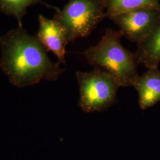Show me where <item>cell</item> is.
<instances>
[{
    "instance_id": "7a4b0ae2",
    "label": "cell",
    "mask_w": 160,
    "mask_h": 160,
    "mask_svg": "<svg viewBox=\"0 0 160 160\" xmlns=\"http://www.w3.org/2000/svg\"><path fill=\"white\" fill-rule=\"evenodd\" d=\"M122 36L119 31L108 29L97 45L89 47L82 54L94 68L113 76L120 87L133 86L139 76V63L135 53L122 45Z\"/></svg>"
},
{
    "instance_id": "ba28073f",
    "label": "cell",
    "mask_w": 160,
    "mask_h": 160,
    "mask_svg": "<svg viewBox=\"0 0 160 160\" xmlns=\"http://www.w3.org/2000/svg\"><path fill=\"white\" fill-rule=\"evenodd\" d=\"M140 64L149 68H158L160 63V17L154 29L138 43L135 53Z\"/></svg>"
},
{
    "instance_id": "9c48e42d",
    "label": "cell",
    "mask_w": 160,
    "mask_h": 160,
    "mask_svg": "<svg viewBox=\"0 0 160 160\" xmlns=\"http://www.w3.org/2000/svg\"><path fill=\"white\" fill-rule=\"evenodd\" d=\"M105 16L110 19L121 13L139 8L160 10V0H102Z\"/></svg>"
},
{
    "instance_id": "8992f818",
    "label": "cell",
    "mask_w": 160,
    "mask_h": 160,
    "mask_svg": "<svg viewBox=\"0 0 160 160\" xmlns=\"http://www.w3.org/2000/svg\"><path fill=\"white\" fill-rule=\"evenodd\" d=\"M39 28L36 37L47 52H53L59 62L65 64L66 47L69 43L67 32L63 26L53 18L40 14L38 17Z\"/></svg>"
},
{
    "instance_id": "277c9868",
    "label": "cell",
    "mask_w": 160,
    "mask_h": 160,
    "mask_svg": "<svg viewBox=\"0 0 160 160\" xmlns=\"http://www.w3.org/2000/svg\"><path fill=\"white\" fill-rule=\"evenodd\" d=\"M105 17L102 0H68L53 18L63 26L71 43L90 35Z\"/></svg>"
},
{
    "instance_id": "3957f363",
    "label": "cell",
    "mask_w": 160,
    "mask_h": 160,
    "mask_svg": "<svg viewBox=\"0 0 160 160\" xmlns=\"http://www.w3.org/2000/svg\"><path fill=\"white\" fill-rule=\"evenodd\" d=\"M80 88L79 105L86 113L101 112L116 102L120 87L113 76L100 69L75 73Z\"/></svg>"
},
{
    "instance_id": "5b68a950",
    "label": "cell",
    "mask_w": 160,
    "mask_h": 160,
    "mask_svg": "<svg viewBox=\"0 0 160 160\" xmlns=\"http://www.w3.org/2000/svg\"><path fill=\"white\" fill-rule=\"evenodd\" d=\"M160 17V10L139 8L112 17L123 36L132 42L139 43L154 29Z\"/></svg>"
},
{
    "instance_id": "30bf717a",
    "label": "cell",
    "mask_w": 160,
    "mask_h": 160,
    "mask_svg": "<svg viewBox=\"0 0 160 160\" xmlns=\"http://www.w3.org/2000/svg\"><path fill=\"white\" fill-rule=\"evenodd\" d=\"M41 4L54 9L56 12L59 8L51 6L42 0H0V11L7 16H13L17 19L18 27L23 28L22 19L27 13L29 7Z\"/></svg>"
},
{
    "instance_id": "6da1fadb",
    "label": "cell",
    "mask_w": 160,
    "mask_h": 160,
    "mask_svg": "<svg viewBox=\"0 0 160 160\" xmlns=\"http://www.w3.org/2000/svg\"><path fill=\"white\" fill-rule=\"evenodd\" d=\"M0 68L14 86H33L41 81H55L62 74L60 63L49 59L36 36L18 27L0 36Z\"/></svg>"
},
{
    "instance_id": "52a82bcc",
    "label": "cell",
    "mask_w": 160,
    "mask_h": 160,
    "mask_svg": "<svg viewBox=\"0 0 160 160\" xmlns=\"http://www.w3.org/2000/svg\"><path fill=\"white\" fill-rule=\"evenodd\" d=\"M133 87L139 96V105L142 110L154 106L160 102V71L158 68H149L139 75Z\"/></svg>"
}]
</instances>
